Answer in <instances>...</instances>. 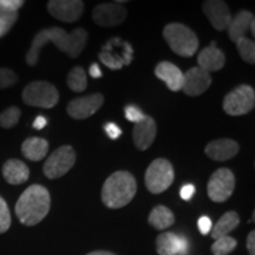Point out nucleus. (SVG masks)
I'll use <instances>...</instances> for the list:
<instances>
[{
  "instance_id": "nucleus-3",
  "label": "nucleus",
  "mask_w": 255,
  "mask_h": 255,
  "mask_svg": "<svg viewBox=\"0 0 255 255\" xmlns=\"http://www.w3.org/2000/svg\"><path fill=\"white\" fill-rule=\"evenodd\" d=\"M137 190L136 180L128 171H116L105 180L102 201L107 207L119 209L131 202Z\"/></svg>"
},
{
  "instance_id": "nucleus-10",
  "label": "nucleus",
  "mask_w": 255,
  "mask_h": 255,
  "mask_svg": "<svg viewBox=\"0 0 255 255\" xmlns=\"http://www.w3.org/2000/svg\"><path fill=\"white\" fill-rule=\"evenodd\" d=\"M47 9L53 18L65 23H73L82 17L84 2L81 0H51Z\"/></svg>"
},
{
  "instance_id": "nucleus-30",
  "label": "nucleus",
  "mask_w": 255,
  "mask_h": 255,
  "mask_svg": "<svg viewBox=\"0 0 255 255\" xmlns=\"http://www.w3.org/2000/svg\"><path fill=\"white\" fill-rule=\"evenodd\" d=\"M18 18V13L14 11H8L0 6V37L5 36L13 26Z\"/></svg>"
},
{
  "instance_id": "nucleus-40",
  "label": "nucleus",
  "mask_w": 255,
  "mask_h": 255,
  "mask_svg": "<svg viewBox=\"0 0 255 255\" xmlns=\"http://www.w3.org/2000/svg\"><path fill=\"white\" fill-rule=\"evenodd\" d=\"M46 124H47V121H46L45 117L38 116L36 121L33 122V128H34V129H37V130H41L43 128L46 127Z\"/></svg>"
},
{
  "instance_id": "nucleus-15",
  "label": "nucleus",
  "mask_w": 255,
  "mask_h": 255,
  "mask_svg": "<svg viewBox=\"0 0 255 255\" xmlns=\"http://www.w3.org/2000/svg\"><path fill=\"white\" fill-rule=\"evenodd\" d=\"M212 84L210 73L199 66L191 68L183 75L182 90L188 96H200L208 90Z\"/></svg>"
},
{
  "instance_id": "nucleus-9",
  "label": "nucleus",
  "mask_w": 255,
  "mask_h": 255,
  "mask_svg": "<svg viewBox=\"0 0 255 255\" xmlns=\"http://www.w3.org/2000/svg\"><path fill=\"white\" fill-rule=\"evenodd\" d=\"M235 188V177L228 168H220L209 178L207 191L213 202H225L232 196Z\"/></svg>"
},
{
  "instance_id": "nucleus-2",
  "label": "nucleus",
  "mask_w": 255,
  "mask_h": 255,
  "mask_svg": "<svg viewBox=\"0 0 255 255\" xmlns=\"http://www.w3.org/2000/svg\"><path fill=\"white\" fill-rule=\"evenodd\" d=\"M51 196L40 184H32L21 194L15 203V214L25 226H36L49 214Z\"/></svg>"
},
{
  "instance_id": "nucleus-20",
  "label": "nucleus",
  "mask_w": 255,
  "mask_h": 255,
  "mask_svg": "<svg viewBox=\"0 0 255 255\" xmlns=\"http://www.w3.org/2000/svg\"><path fill=\"white\" fill-rule=\"evenodd\" d=\"M155 75L156 77L163 81L171 91L177 92L182 90L183 72L173 63L161 62L155 68Z\"/></svg>"
},
{
  "instance_id": "nucleus-33",
  "label": "nucleus",
  "mask_w": 255,
  "mask_h": 255,
  "mask_svg": "<svg viewBox=\"0 0 255 255\" xmlns=\"http://www.w3.org/2000/svg\"><path fill=\"white\" fill-rule=\"evenodd\" d=\"M124 114H126V119L128 121L135 124L142 122L145 119V115L142 113V110L139 108L135 107V105H128L126 110H124Z\"/></svg>"
},
{
  "instance_id": "nucleus-41",
  "label": "nucleus",
  "mask_w": 255,
  "mask_h": 255,
  "mask_svg": "<svg viewBox=\"0 0 255 255\" xmlns=\"http://www.w3.org/2000/svg\"><path fill=\"white\" fill-rule=\"evenodd\" d=\"M87 255H116V254L111 253V252H107V251H95V252H91V253H89Z\"/></svg>"
},
{
  "instance_id": "nucleus-36",
  "label": "nucleus",
  "mask_w": 255,
  "mask_h": 255,
  "mask_svg": "<svg viewBox=\"0 0 255 255\" xmlns=\"http://www.w3.org/2000/svg\"><path fill=\"white\" fill-rule=\"evenodd\" d=\"M104 129H105V132H107V135L109 136L111 139H117L121 135H122V130H121V128L115 123L105 124Z\"/></svg>"
},
{
  "instance_id": "nucleus-16",
  "label": "nucleus",
  "mask_w": 255,
  "mask_h": 255,
  "mask_svg": "<svg viewBox=\"0 0 255 255\" xmlns=\"http://www.w3.org/2000/svg\"><path fill=\"white\" fill-rule=\"evenodd\" d=\"M202 9L215 30L223 31L228 28L232 21V14L228 5L225 1L208 0L203 2Z\"/></svg>"
},
{
  "instance_id": "nucleus-12",
  "label": "nucleus",
  "mask_w": 255,
  "mask_h": 255,
  "mask_svg": "<svg viewBox=\"0 0 255 255\" xmlns=\"http://www.w3.org/2000/svg\"><path fill=\"white\" fill-rule=\"evenodd\" d=\"M104 97L101 94H94L72 100L68 104V114L75 120H85L100 110L103 105Z\"/></svg>"
},
{
  "instance_id": "nucleus-39",
  "label": "nucleus",
  "mask_w": 255,
  "mask_h": 255,
  "mask_svg": "<svg viewBox=\"0 0 255 255\" xmlns=\"http://www.w3.org/2000/svg\"><path fill=\"white\" fill-rule=\"evenodd\" d=\"M89 72H90V76L92 78H100L102 77V70L98 64H92L89 69Z\"/></svg>"
},
{
  "instance_id": "nucleus-29",
  "label": "nucleus",
  "mask_w": 255,
  "mask_h": 255,
  "mask_svg": "<svg viewBox=\"0 0 255 255\" xmlns=\"http://www.w3.org/2000/svg\"><path fill=\"white\" fill-rule=\"evenodd\" d=\"M21 111L18 107H11L0 114V127L4 129H11L19 122Z\"/></svg>"
},
{
  "instance_id": "nucleus-7",
  "label": "nucleus",
  "mask_w": 255,
  "mask_h": 255,
  "mask_svg": "<svg viewBox=\"0 0 255 255\" xmlns=\"http://www.w3.org/2000/svg\"><path fill=\"white\" fill-rule=\"evenodd\" d=\"M76 163V152L72 146L63 145L56 149L44 163L43 171L50 180H55L65 175Z\"/></svg>"
},
{
  "instance_id": "nucleus-25",
  "label": "nucleus",
  "mask_w": 255,
  "mask_h": 255,
  "mask_svg": "<svg viewBox=\"0 0 255 255\" xmlns=\"http://www.w3.org/2000/svg\"><path fill=\"white\" fill-rule=\"evenodd\" d=\"M175 216L170 209L165 206H157L151 210L149 215V223L157 231H164L165 228L173 226Z\"/></svg>"
},
{
  "instance_id": "nucleus-27",
  "label": "nucleus",
  "mask_w": 255,
  "mask_h": 255,
  "mask_svg": "<svg viewBox=\"0 0 255 255\" xmlns=\"http://www.w3.org/2000/svg\"><path fill=\"white\" fill-rule=\"evenodd\" d=\"M237 47L239 53H240L241 58L248 64L255 63V44L253 40H251L250 38L242 37L240 39L237 40Z\"/></svg>"
},
{
  "instance_id": "nucleus-6",
  "label": "nucleus",
  "mask_w": 255,
  "mask_h": 255,
  "mask_svg": "<svg viewBox=\"0 0 255 255\" xmlns=\"http://www.w3.org/2000/svg\"><path fill=\"white\" fill-rule=\"evenodd\" d=\"M174 168L165 158H156L145 171V186L152 194H161L173 184Z\"/></svg>"
},
{
  "instance_id": "nucleus-38",
  "label": "nucleus",
  "mask_w": 255,
  "mask_h": 255,
  "mask_svg": "<svg viewBox=\"0 0 255 255\" xmlns=\"http://www.w3.org/2000/svg\"><path fill=\"white\" fill-rule=\"evenodd\" d=\"M247 250L251 255H255V232L252 231L247 237Z\"/></svg>"
},
{
  "instance_id": "nucleus-17",
  "label": "nucleus",
  "mask_w": 255,
  "mask_h": 255,
  "mask_svg": "<svg viewBox=\"0 0 255 255\" xmlns=\"http://www.w3.org/2000/svg\"><path fill=\"white\" fill-rule=\"evenodd\" d=\"M157 128L152 117L145 116L142 122L135 124L132 130V138L136 148L139 150H146L155 141Z\"/></svg>"
},
{
  "instance_id": "nucleus-14",
  "label": "nucleus",
  "mask_w": 255,
  "mask_h": 255,
  "mask_svg": "<svg viewBox=\"0 0 255 255\" xmlns=\"http://www.w3.org/2000/svg\"><path fill=\"white\" fill-rule=\"evenodd\" d=\"M156 251L159 255H187L189 252V242L182 235L165 232L156 239Z\"/></svg>"
},
{
  "instance_id": "nucleus-4",
  "label": "nucleus",
  "mask_w": 255,
  "mask_h": 255,
  "mask_svg": "<svg viewBox=\"0 0 255 255\" xmlns=\"http://www.w3.org/2000/svg\"><path fill=\"white\" fill-rule=\"evenodd\" d=\"M163 37L170 49L181 57L194 56L199 49V39L196 34L183 24H168L163 28Z\"/></svg>"
},
{
  "instance_id": "nucleus-37",
  "label": "nucleus",
  "mask_w": 255,
  "mask_h": 255,
  "mask_svg": "<svg viewBox=\"0 0 255 255\" xmlns=\"http://www.w3.org/2000/svg\"><path fill=\"white\" fill-rule=\"evenodd\" d=\"M194 194H195V187H194V184H184L180 190L181 199L184 201H190L193 199Z\"/></svg>"
},
{
  "instance_id": "nucleus-18",
  "label": "nucleus",
  "mask_w": 255,
  "mask_h": 255,
  "mask_svg": "<svg viewBox=\"0 0 255 255\" xmlns=\"http://www.w3.org/2000/svg\"><path fill=\"white\" fill-rule=\"evenodd\" d=\"M239 149H240L239 143L233 139H215V141L208 143V145L206 146V154L214 161L223 162L235 157L238 155Z\"/></svg>"
},
{
  "instance_id": "nucleus-24",
  "label": "nucleus",
  "mask_w": 255,
  "mask_h": 255,
  "mask_svg": "<svg viewBox=\"0 0 255 255\" xmlns=\"http://www.w3.org/2000/svg\"><path fill=\"white\" fill-rule=\"evenodd\" d=\"M239 223H240V218L237 212L225 213L213 227L212 238L214 240H218L220 238L227 237L229 233L238 227Z\"/></svg>"
},
{
  "instance_id": "nucleus-8",
  "label": "nucleus",
  "mask_w": 255,
  "mask_h": 255,
  "mask_svg": "<svg viewBox=\"0 0 255 255\" xmlns=\"http://www.w3.org/2000/svg\"><path fill=\"white\" fill-rule=\"evenodd\" d=\"M255 105V92L250 85H240L225 97L223 110L231 116L251 113Z\"/></svg>"
},
{
  "instance_id": "nucleus-13",
  "label": "nucleus",
  "mask_w": 255,
  "mask_h": 255,
  "mask_svg": "<svg viewBox=\"0 0 255 255\" xmlns=\"http://www.w3.org/2000/svg\"><path fill=\"white\" fill-rule=\"evenodd\" d=\"M132 55L133 50L128 41H124L122 51L117 53L116 51L114 50L113 41L109 40L103 46V50H102V52L98 57H100L101 62L103 63L107 68H109L111 70H120L122 69L124 65H130V64H131Z\"/></svg>"
},
{
  "instance_id": "nucleus-31",
  "label": "nucleus",
  "mask_w": 255,
  "mask_h": 255,
  "mask_svg": "<svg viewBox=\"0 0 255 255\" xmlns=\"http://www.w3.org/2000/svg\"><path fill=\"white\" fill-rule=\"evenodd\" d=\"M11 227V213L6 201L0 196V234L7 232Z\"/></svg>"
},
{
  "instance_id": "nucleus-22",
  "label": "nucleus",
  "mask_w": 255,
  "mask_h": 255,
  "mask_svg": "<svg viewBox=\"0 0 255 255\" xmlns=\"http://www.w3.org/2000/svg\"><path fill=\"white\" fill-rule=\"evenodd\" d=\"M2 176L7 183L17 186L26 182L30 177V170L20 159L11 158L2 165Z\"/></svg>"
},
{
  "instance_id": "nucleus-26",
  "label": "nucleus",
  "mask_w": 255,
  "mask_h": 255,
  "mask_svg": "<svg viewBox=\"0 0 255 255\" xmlns=\"http://www.w3.org/2000/svg\"><path fill=\"white\" fill-rule=\"evenodd\" d=\"M68 85L72 91L82 92L88 87L87 73L82 66H75L68 75Z\"/></svg>"
},
{
  "instance_id": "nucleus-11",
  "label": "nucleus",
  "mask_w": 255,
  "mask_h": 255,
  "mask_svg": "<svg viewBox=\"0 0 255 255\" xmlns=\"http://www.w3.org/2000/svg\"><path fill=\"white\" fill-rule=\"evenodd\" d=\"M128 12L124 6L117 2L97 5L92 12L95 23L102 27L117 26L127 19Z\"/></svg>"
},
{
  "instance_id": "nucleus-32",
  "label": "nucleus",
  "mask_w": 255,
  "mask_h": 255,
  "mask_svg": "<svg viewBox=\"0 0 255 255\" xmlns=\"http://www.w3.org/2000/svg\"><path fill=\"white\" fill-rule=\"evenodd\" d=\"M18 82V76L11 69H0V89H6L14 85Z\"/></svg>"
},
{
  "instance_id": "nucleus-23",
  "label": "nucleus",
  "mask_w": 255,
  "mask_h": 255,
  "mask_svg": "<svg viewBox=\"0 0 255 255\" xmlns=\"http://www.w3.org/2000/svg\"><path fill=\"white\" fill-rule=\"evenodd\" d=\"M21 152L30 161H41L49 152V142L40 137H28L21 144Z\"/></svg>"
},
{
  "instance_id": "nucleus-21",
  "label": "nucleus",
  "mask_w": 255,
  "mask_h": 255,
  "mask_svg": "<svg viewBox=\"0 0 255 255\" xmlns=\"http://www.w3.org/2000/svg\"><path fill=\"white\" fill-rule=\"evenodd\" d=\"M255 21H254V15L251 13L250 11H241L237 14V17L232 18L231 24L228 26V36L229 39L234 43H237V40L240 38L245 37L247 30L252 31V34L255 36Z\"/></svg>"
},
{
  "instance_id": "nucleus-28",
  "label": "nucleus",
  "mask_w": 255,
  "mask_h": 255,
  "mask_svg": "<svg viewBox=\"0 0 255 255\" xmlns=\"http://www.w3.org/2000/svg\"><path fill=\"white\" fill-rule=\"evenodd\" d=\"M237 246L238 241L234 238L227 235V237L220 238L218 240H215L212 246V253L214 255H228L237 248Z\"/></svg>"
},
{
  "instance_id": "nucleus-5",
  "label": "nucleus",
  "mask_w": 255,
  "mask_h": 255,
  "mask_svg": "<svg viewBox=\"0 0 255 255\" xmlns=\"http://www.w3.org/2000/svg\"><path fill=\"white\" fill-rule=\"evenodd\" d=\"M24 103L30 107L51 109L56 107L59 101V94L56 87L49 82L36 81L32 82L24 89L23 95Z\"/></svg>"
},
{
  "instance_id": "nucleus-19",
  "label": "nucleus",
  "mask_w": 255,
  "mask_h": 255,
  "mask_svg": "<svg viewBox=\"0 0 255 255\" xmlns=\"http://www.w3.org/2000/svg\"><path fill=\"white\" fill-rule=\"evenodd\" d=\"M199 68L207 72L219 71L225 66L226 58L221 50L216 46L215 41H212L209 46H207L199 53L197 57Z\"/></svg>"
},
{
  "instance_id": "nucleus-34",
  "label": "nucleus",
  "mask_w": 255,
  "mask_h": 255,
  "mask_svg": "<svg viewBox=\"0 0 255 255\" xmlns=\"http://www.w3.org/2000/svg\"><path fill=\"white\" fill-rule=\"evenodd\" d=\"M197 227H199L201 234L202 235L208 234V233L212 231V228H213L212 220H210L208 216H201V218L199 219V221H197Z\"/></svg>"
},
{
  "instance_id": "nucleus-1",
  "label": "nucleus",
  "mask_w": 255,
  "mask_h": 255,
  "mask_svg": "<svg viewBox=\"0 0 255 255\" xmlns=\"http://www.w3.org/2000/svg\"><path fill=\"white\" fill-rule=\"evenodd\" d=\"M50 41L69 57L77 58L87 45L88 32L82 27L75 28L71 32H66L62 27H50L41 30L32 40L31 47L26 55L27 65H36L39 58L40 50Z\"/></svg>"
},
{
  "instance_id": "nucleus-35",
  "label": "nucleus",
  "mask_w": 255,
  "mask_h": 255,
  "mask_svg": "<svg viewBox=\"0 0 255 255\" xmlns=\"http://www.w3.org/2000/svg\"><path fill=\"white\" fill-rule=\"evenodd\" d=\"M24 5L23 0H0V6L8 11L17 12Z\"/></svg>"
}]
</instances>
